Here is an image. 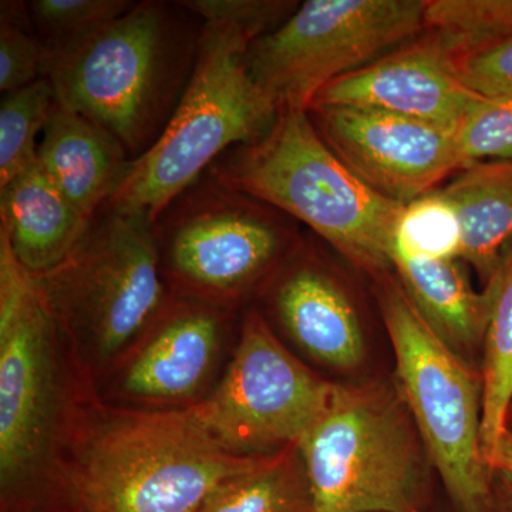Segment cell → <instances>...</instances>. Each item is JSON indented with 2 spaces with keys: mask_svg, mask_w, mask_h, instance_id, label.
I'll return each instance as SVG.
<instances>
[{
  "mask_svg": "<svg viewBox=\"0 0 512 512\" xmlns=\"http://www.w3.org/2000/svg\"><path fill=\"white\" fill-rule=\"evenodd\" d=\"M90 390L35 276L0 234V512H66L63 464Z\"/></svg>",
  "mask_w": 512,
  "mask_h": 512,
  "instance_id": "obj_1",
  "label": "cell"
},
{
  "mask_svg": "<svg viewBox=\"0 0 512 512\" xmlns=\"http://www.w3.org/2000/svg\"><path fill=\"white\" fill-rule=\"evenodd\" d=\"M274 456L231 453L191 406L131 409L103 402L96 394L80 413L64 460V508L195 512L222 485Z\"/></svg>",
  "mask_w": 512,
  "mask_h": 512,
  "instance_id": "obj_2",
  "label": "cell"
},
{
  "mask_svg": "<svg viewBox=\"0 0 512 512\" xmlns=\"http://www.w3.org/2000/svg\"><path fill=\"white\" fill-rule=\"evenodd\" d=\"M202 22L181 2L143 0L46 67L57 103L109 131L131 158L164 133L190 82Z\"/></svg>",
  "mask_w": 512,
  "mask_h": 512,
  "instance_id": "obj_3",
  "label": "cell"
},
{
  "mask_svg": "<svg viewBox=\"0 0 512 512\" xmlns=\"http://www.w3.org/2000/svg\"><path fill=\"white\" fill-rule=\"evenodd\" d=\"M207 174L308 225L367 274L379 278L393 268V232L404 205L342 163L308 111L279 110L264 136L232 148Z\"/></svg>",
  "mask_w": 512,
  "mask_h": 512,
  "instance_id": "obj_4",
  "label": "cell"
},
{
  "mask_svg": "<svg viewBox=\"0 0 512 512\" xmlns=\"http://www.w3.org/2000/svg\"><path fill=\"white\" fill-rule=\"evenodd\" d=\"M298 448L316 512H436V470L396 380L333 384Z\"/></svg>",
  "mask_w": 512,
  "mask_h": 512,
  "instance_id": "obj_5",
  "label": "cell"
},
{
  "mask_svg": "<svg viewBox=\"0 0 512 512\" xmlns=\"http://www.w3.org/2000/svg\"><path fill=\"white\" fill-rule=\"evenodd\" d=\"M255 33L224 22H202L190 82L177 110L106 205L151 222L197 183L225 153L252 143L271 128L279 110L248 66Z\"/></svg>",
  "mask_w": 512,
  "mask_h": 512,
  "instance_id": "obj_6",
  "label": "cell"
},
{
  "mask_svg": "<svg viewBox=\"0 0 512 512\" xmlns=\"http://www.w3.org/2000/svg\"><path fill=\"white\" fill-rule=\"evenodd\" d=\"M35 279L92 383L119 365L174 299L153 222L110 205L63 264Z\"/></svg>",
  "mask_w": 512,
  "mask_h": 512,
  "instance_id": "obj_7",
  "label": "cell"
},
{
  "mask_svg": "<svg viewBox=\"0 0 512 512\" xmlns=\"http://www.w3.org/2000/svg\"><path fill=\"white\" fill-rule=\"evenodd\" d=\"M377 281V302L396 356V383L453 512H495L484 460L483 380L430 328L399 279Z\"/></svg>",
  "mask_w": 512,
  "mask_h": 512,
  "instance_id": "obj_8",
  "label": "cell"
},
{
  "mask_svg": "<svg viewBox=\"0 0 512 512\" xmlns=\"http://www.w3.org/2000/svg\"><path fill=\"white\" fill-rule=\"evenodd\" d=\"M281 211L204 174L154 221L177 298L232 312L284 268L295 237Z\"/></svg>",
  "mask_w": 512,
  "mask_h": 512,
  "instance_id": "obj_9",
  "label": "cell"
},
{
  "mask_svg": "<svg viewBox=\"0 0 512 512\" xmlns=\"http://www.w3.org/2000/svg\"><path fill=\"white\" fill-rule=\"evenodd\" d=\"M426 0H309L248 50L278 110L308 111L330 83L426 28Z\"/></svg>",
  "mask_w": 512,
  "mask_h": 512,
  "instance_id": "obj_10",
  "label": "cell"
},
{
  "mask_svg": "<svg viewBox=\"0 0 512 512\" xmlns=\"http://www.w3.org/2000/svg\"><path fill=\"white\" fill-rule=\"evenodd\" d=\"M333 384L293 355L261 312L249 309L220 383L191 407L231 453L274 456L299 446L325 412Z\"/></svg>",
  "mask_w": 512,
  "mask_h": 512,
  "instance_id": "obj_11",
  "label": "cell"
},
{
  "mask_svg": "<svg viewBox=\"0 0 512 512\" xmlns=\"http://www.w3.org/2000/svg\"><path fill=\"white\" fill-rule=\"evenodd\" d=\"M308 113L342 163L399 204L433 192L448 175L466 168L448 128L359 107L315 104Z\"/></svg>",
  "mask_w": 512,
  "mask_h": 512,
  "instance_id": "obj_12",
  "label": "cell"
},
{
  "mask_svg": "<svg viewBox=\"0 0 512 512\" xmlns=\"http://www.w3.org/2000/svg\"><path fill=\"white\" fill-rule=\"evenodd\" d=\"M229 316L224 309L174 296L109 373L111 399L121 407L146 410L200 402L220 362Z\"/></svg>",
  "mask_w": 512,
  "mask_h": 512,
  "instance_id": "obj_13",
  "label": "cell"
},
{
  "mask_svg": "<svg viewBox=\"0 0 512 512\" xmlns=\"http://www.w3.org/2000/svg\"><path fill=\"white\" fill-rule=\"evenodd\" d=\"M477 97L458 79L446 40L431 32L330 83L312 106L383 111L456 131Z\"/></svg>",
  "mask_w": 512,
  "mask_h": 512,
  "instance_id": "obj_14",
  "label": "cell"
},
{
  "mask_svg": "<svg viewBox=\"0 0 512 512\" xmlns=\"http://www.w3.org/2000/svg\"><path fill=\"white\" fill-rule=\"evenodd\" d=\"M271 311L292 342L319 365L350 372L366 359V339L352 301L335 276L311 258L281 269Z\"/></svg>",
  "mask_w": 512,
  "mask_h": 512,
  "instance_id": "obj_15",
  "label": "cell"
},
{
  "mask_svg": "<svg viewBox=\"0 0 512 512\" xmlns=\"http://www.w3.org/2000/svg\"><path fill=\"white\" fill-rule=\"evenodd\" d=\"M39 163L87 220L113 198L133 158L109 131L56 104L40 137Z\"/></svg>",
  "mask_w": 512,
  "mask_h": 512,
  "instance_id": "obj_16",
  "label": "cell"
},
{
  "mask_svg": "<svg viewBox=\"0 0 512 512\" xmlns=\"http://www.w3.org/2000/svg\"><path fill=\"white\" fill-rule=\"evenodd\" d=\"M89 224L39 161L0 187V234L32 275L63 264Z\"/></svg>",
  "mask_w": 512,
  "mask_h": 512,
  "instance_id": "obj_17",
  "label": "cell"
},
{
  "mask_svg": "<svg viewBox=\"0 0 512 512\" xmlns=\"http://www.w3.org/2000/svg\"><path fill=\"white\" fill-rule=\"evenodd\" d=\"M392 266L404 292L437 336L474 367L484 348L493 306V289L474 291L458 259L412 258L392 254Z\"/></svg>",
  "mask_w": 512,
  "mask_h": 512,
  "instance_id": "obj_18",
  "label": "cell"
},
{
  "mask_svg": "<svg viewBox=\"0 0 512 512\" xmlns=\"http://www.w3.org/2000/svg\"><path fill=\"white\" fill-rule=\"evenodd\" d=\"M461 224V259L485 285L512 248V161L474 164L440 190Z\"/></svg>",
  "mask_w": 512,
  "mask_h": 512,
  "instance_id": "obj_19",
  "label": "cell"
},
{
  "mask_svg": "<svg viewBox=\"0 0 512 512\" xmlns=\"http://www.w3.org/2000/svg\"><path fill=\"white\" fill-rule=\"evenodd\" d=\"M487 285L493 289V306L481 367V444L485 463L493 474L507 434V413L512 403V248Z\"/></svg>",
  "mask_w": 512,
  "mask_h": 512,
  "instance_id": "obj_20",
  "label": "cell"
},
{
  "mask_svg": "<svg viewBox=\"0 0 512 512\" xmlns=\"http://www.w3.org/2000/svg\"><path fill=\"white\" fill-rule=\"evenodd\" d=\"M195 512H316L298 446L222 485Z\"/></svg>",
  "mask_w": 512,
  "mask_h": 512,
  "instance_id": "obj_21",
  "label": "cell"
},
{
  "mask_svg": "<svg viewBox=\"0 0 512 512\" xmlns=\"http://www.w3.org/2000/svg\"><path fill=\"white\" fill-rule=\"evenodd\" d=\"M57 104L46 77L2 94L0 103V187L39 161L40 137Z\"/></svg>",
  "mask_w": 512,
  "mask_h": 512,
  "instance_id": "obj_22",
  "label": "cell"
},
{
  "mask_svg": "<svg viewBox=\"0 0 512 512\" xmlns=\"http://www.w3.org/2000/svg\"><path fill=\"white\" fill-rule=\"evenodd\" d=\"M130 0H32L30 19L46 53V67L133 8ZM45 67V70H46ZM45 76V74H43Z\"/></svg>",
  "mask_w": 512,
  "mask_h": 512,
  "instance_id": "obj_23",
  "label": "cell"
},
{
  "mask_svg": "<svg viewBox=\"0 0 512 512\" xmlns=\"http://www.w3.org/2000/svg\"><path fill=\"white\" fill-rule=\"evenodd\" d=\"M426 28L451 52H467L512 39V0H429Z\"/></svg>",
  "mask_w": 512,
  "mask_h": 512,
  "instance_id": "obj_24",
  "label": "cell"
},
{
  "mask_svg": "<svg viewBox=\"0 0 512 512\" xmlns=\"http://www.w3.org/2000/svg\"><path fill=\"white\" fill-rule=\"evenodd\" d=\"M393 252L412 258H461L460 220L443 192H429L404 205L394 227Z\"/></svg>",
  "mask_w": 512,
  "mask_h": 512,
  "instance_id": "obj_25",
  "label": "cell"
},
{
  "mask_svg": "<svg viewBox=\"0 0 512 512\" xmlns=\"http://www.w3.org/2000/svg\"><path fill=\"white\" fill-rule=\"evenodd\" d=\"M46 53L37 36L28 2H0V92H15L45 74Z\"/></svg>",
  "mask_w": 512,
  "mask_h": 512,
  "instance_id": "obj_26",
  "label": "cell"
},
{
  "mask_svg": "<svg viewBox=\"0 0 512 512\" xmlns=\"http://www.w3.org/2000/svg\"><path fill=\"white\" fill-rule=\"evenodd\" d=\"M454 136L466 168L512 161V97L478 96Z\"/></svg>",
  "mask_w": 512,
  "mask_h": 512,
  "instance_id": "obj_27",
  "label": "cell"
},
{
  "mask_svg": "<svg viewBox=\"0 0 512 512\" xmlns=\"http://www.w3.org/2000/svg\"><path fill=\"white\" fill-rule=\"evenodd\" d=\"M451 56L468 90L484 97H512V39Z\"/></svg>",
  "mask_w": 512,
  "mask_h": 512,
  "instance_id": "obj_28",
  "label": "cell"
},
{
  "mask_svg": "<svg viewBox=\"0 0 512 512\" xmlns=\"http://www.w3.org/2000/svg\"><path fill=\"white\" fill-rule=\"evenodd\" d=\"M181 5L201 22L224 20L258 37L279 28L296 9V3L266 0H183Z\"/></svg>",
  "mask_w": 512,
  "mask_h": 512,
  "instance_id": "obj_29",
  "label": "cell"
},
{
  "mask_svg": "<svg viewBox=\"0 0 512 512\" xmlns=\"http://www.w3.org/2000/svg\"><path fill=\"white\" fill-rule=\"evenodd\" d=\"M495 512H512V471L497 468L493 471Z\"/></svg>",
  "mask_w": 512,
  "mask_h": 512,
  "instance_id": "obj_30",
  "label": "cell"
},
{
  "mask_svg": "<svg viewBox=\"0 0 512 512\" xmlns=\"http://www.w3.org/2000/svg\"><path fill=\"white\" fill-rule=\"evenodd\" d=\"M497 468L512 471V433H510V431H507V434H505L495 470H497Z\"/></svg>",
  "mask_w": 512,
  "mask_h": 512,
  "instance_id": "obj_31",
  "label": "cell"
},
{
  "mask_svg": "<svg viewBox=\"0 0 512 512\" xmlns=\"http://www.w3.org/2000/svg\"><path fill=\"white\" fill-rule=\"evenodd\" d=\"M507 431H510V433H512V403L507 413Z\"/></svg>",
  "mask_w": 512,
  "mask_h": 512,
  "instance_id": "obj_32",
  "label": "cell"
},
{
  "mask_svg": "<svg viewBox=\"0 0 512 512\" xmlns=\"http://www.w3.org/2000/svg\"><path fill=\"white\" fill-rule=\"evenodd\" d=\"M441 512H453V511H451V510H444V511H441Z\"/></svg>",
  "mask_w": 512,
  "mask_h": 512,
  "instance_id": "obj_33",
  "label": "cell"
}]
</instances>
